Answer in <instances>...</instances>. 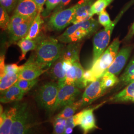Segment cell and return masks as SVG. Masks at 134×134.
I'll return each instance as SVG.
<instances>
[{
  "label": "cell",
  "instance_id": "1",
  "mask_svg": "<svg viewBox=\"0 0 134 134\" xmlns=\"http://www.w3.org/2000/svg\"><path fill=\"white\" fill-rule=\"evenodd\" d=\"M64 48L57 39L40 36L37 47L26 62L32 63L48 70L60 57Z\"/></svg>",
  "mask_w": 134,
  "mask_h": 134
},
{
  "label": "cell",
  "instance_id": "2",
  "mask_svg": "<svg viewBox=\"0 0 134 134\" xmlns=\"http://www.w3.org/2000/svg\"><path fill=\"white\" fill-rule=\"evenodd\" d=\"M80 42L70 43L64 47L60 57L51 66L50 74L53 79L60 83L64 80L67 71L74 63L80 61L81 48Z\"/></svg>",
  "mask_w": 134,
  "mask_h": 134
},
{
  "label": "cell",
  "instance_id": "3",
  "mask_svg": "<svg viewBox=\"0 0 134 134\" xmlns=\"http://www.w3.org/2000/svg\"><path fill=\"white\" fill-rule=\"evenodd\" d=\"M120 41L115 38L91 67L84 74V80L87 86L90 83L102 77L106 70L110 67L119 52Z\"/></svg>",
  "mask_w": 134,
  "mask_h": 134
},
{
  "label": "cell",
  "instance_id": "4",
  "mask_svg": "<svg viewBox=\"0 0 134 134\" xmlns=\"http://www.w3.org/2000/svg\"><path fill=\"white\" fill-rule=\"evenodd\" d=\"M99 28V22L91 18L86 21L73 24L57 39L61 43L80 42L83 39L94 34Z\"/></svg>",
  "mask_w": 134,
  "mask_h": 134
},
{
  "label": "cell",
  "instance_id": "5",
  "mask_svg": "<svg viewBox=\"0 0 134 134\" xmlns=\"http://www.w3.org/2000/svg\"><path fill=\"white\" fill-rule=\"evenodd\" d=\"M134 2V0L130 2L128 5H126L124 8L119 13L114 21L108 26L99 31L96 34L93 40V58L92 64H93L99 58L101 54L104 52L108 46L110 38L113 29L116 24L119 21L125 12L129 9L130 7Z\"/></svg>",
  "mask_w": 134,
  "mask_h": 134
},
{
  "label": "cell",
  "instance_id": "6",
  "mask_svg": "<svg viewBox=\"0 0 134 134\" xmlns=\"http://www.w3.org/2000/svg\"><path fill=\"white\" fill-rule=\"evenodd\" d=\"M59 90L58 83L48 82L40 86L35 95L37 105L49 112H52Z\"/></svg>",
  "mask_w": 134,
  "mask_h": 134
},
{
  "label": "cell",
  "instance_id": "7",
  "mask_svg": "<svg viewBox=\"0 0 134 134\" xmlns=\"http://www.w3.org/2000/svg\"><path fill=\"white\" fill-rule=\"evenodd\" d=\"M35 18L24 17L19 14L13 15L8 29L10 40L14 42L25 38Z\"/></svg>",
  "mask_w": 134,
  "mask_h": 134
},
{
  "label": "cell",
  "instance_id": "8",
  "mask_svg": "<svg viewBox=\"0 0 134 134\" xmlns=\"http://www.w3.org/2000/svg\"><path fill=\"white\" fill-rule=\"evenodd\" d=\"M32 118L27 103L19 104L18 109L10 134H32Z\"/></svg>",
  "mask_w": 134,
  "mask_h": 134
},
{
  "label": "cell",
  "instance_id": "9",
  "mask_svg": "<svg viewBox=\"0 0 134 134\" xmlns=\"http://www.w3.org/2000/svg\"><path fill=\"white\" fill-rule=\"evenodd\" d=\"M81 1L71 7L52 14L47 23L48 29L53 31H60L71 24Z\"/></svg>",
  "mask_w": 134,
  "mask_h": 134
},
{
  "label": "cell",
  "instance_id": "10",
  "mask_svg": "<svg viewBox=\"0 0 134 134\" xmlns=\"http://www.w3.org/2000/svg\"><path fill=\"white\" fill-rule=\"evenodd\" d=\"M80 93V88L74 85H65L59 87L52 112L75 102Z\"/></svg>",
  "mask_w": 134,
  "mask_h": 134
},
{
  "label": "cell",
  "instance_id": "11",
  "mask_svg": "<svg viewBox=\"0 0 134 134\" xmlns=\"http://www.w3.org/2000/svg\"><path fill=\"white\" fill-rule=\"evenodd\" d=\"M85 71L79 61L74 63L72 67L67 71L64 80L58 83L60 87L64 85H74L80 89L86 87L84 80V74Z\"/></svg>",
  "mask_w": 134,
  "mask_h": 134
},
{
  "label": "cell",
  "instance_id": "12",
  "mask_svg": "<svg viewBox=\"0 0 134 134\" xmlns=\"http://www.w3.org/2000/svg\"><path fill=\"white\" fill-rule=\"evenodd\" d=\"M106 91L103 86L101 77L90 83L86 86L81 99V107L91 104L103 96Z\"/></svg>",
  "mask_w": 134,
  "mask_h": 134
},
{
  "label": "cell",
  "instance_id": "13",
  "mask_svg": "<svg viewBox=\"0 0 134 134\" xmlns=\"http://www.w3.org/2000/svg\"><path fill=\"white\" fill-rule=\"evenodd\" d=\"M132 49V47L131 46L125 47L122 48L117 54L110 67L106 70L103 74H112L116 76H118L127 62Z\"/></svg>",
  "mask_w": 134,
  "mask_h": 134
},
{
  "label": "cell",
  "instance_id": "14",
  "mask_svg": "<svg viewBox=\"0 0 134 134\" xmlns=\"http://www.w3.org/2000/svg\"><path fill=\"white\" fill-rule=\"evenodd\" d=\"M18 105L8 108L0 115V134H10L18 109Z\"/></svg>",
  "mask_w": 134,
  "mask_h": 134
},
{
  "label": "cell",
  "instance_id": "15",
  "mask_svg": "<svg viewBox=\"0 0 134 134\" xmlns=\"http://www.w3.org/2000/svg\"><path fill=\"white\" fill-rule=\"evenodd\" d=\"M105 102L92 108H88L82 110L81 119L80 127L82 131L83 134H87L90 131L97 129L96 119L93 114L94 110L103 105Z\"/></svg>",
  "mask_w": 134,
  "mask_h": 134
},
{
  "label": "cell",
  "instance_id": "16",
  "mask_svg": "<svg viewBox=\"0 0 134 134\" xmlns=\"http://www.w3.org/2000/svg\"><path fill=\"white\" fill-rule=\"evenodd\" d=\"M39 12L34 0H19L14 10V14L24 17L35 18Z\"/></svg>",
  "mask_w": 134,
  "mask_h": 134
},
{
  "label": "cell",
  "instance_id": "17",
  "mask_svg": "<svg viewBox=\"0 0 134 134\" xmlns=\"http://www.w3.org/2000/svg\"><path fill=\"white\" fill-rule=\"evenodd\" d=\"M95 0H81L76 13L72 19L71 24H76L91 19V7L95 2Z\"/></svg>",
  "mask_w": 134,
  "mask_h": 134
},
{
  "label": "cell",
  "instance_id": "18",
  "mask_svg": "<svg viewBox=\"0 0 134 134\" xmlns=\"http://www.w3.org/2000/svg\"><path fill=\"white\" fill-rule=\"evenodd\" d=\"M48 70L32 63L26 62L24 64L23 69L19 73V78L28 80H35Z\"/></svg>",
  "mask_w": 134,
  "mask_h": 134
},
{
  "label": "cell",
  "instance_id": "19",
  "mask_svg": "<svg viewBox=\"0 0 134 134\" xmlns=\"http://www.w3.org/2000/svg\"><path fill=\"white\" fill-rule=\"evenodd\" d=\"M24 94V92L14 84L6 90L1 92L0 101L3 103L18 102L23 99Z\"/></svg>",
  "mask_w": 134,
  "mask_h": 134
},
{
  "label": "cell",
  "instance_id": "20",
  "mask_svg": "<svg viewBox=\"0 0 134 134\" xmlns=\"http://www.w3.org/2000/svg\"><path fill=\"white\" fill-rule=\"evenodd\" d=\"M110 100L113 102H134V82L130 83L122 91L112 96Z\"/></svg>",
  "mask_w": 134,
  "mask_h": 134
},
{
  "label": "cell",
  "instance_id": "21",
  "mask_svg": "<svg viewBox=\"0 0 134 134\" xmlns=\"http://www.w3.org/2000/svg\"><path fill=\"white\" fill-rule=\"evenodd\" d=\"M39 37L40 36L35 39H29L24 38L18 41L17 45L21 51V55L19 57L20 61L25 59L26 54L29 51L34 50L36 48L38 43Z\"/></svg>",
  "mask_w": 134,
  "mask_h": 134
},
{
  "label": "cell",
  "instance_id": "22",
  "mask_svg": "<svg viewBox=\"0 0 134 134\" xmlns=\"http://www.w3.org/2000/svg\"><path fill=\"white\" fill-rule=\"evenodd\" d=\"M19 73L9 72L0 77V91H4L13 86L19 80Z\"/></svg>",
  "mask_w": 134,
  "mask_h": 134
},
{
  "label": "cell",
  "instance_id": "23",
  "mask_svg": "<svg viewBox=\"0 0 134 134\" xmlns=\"http://www.w3.org/2000/svg\"><path fill=\"white\" fill-rule=\"evenodd\" d=\"M43 24V20L42 18L41 13L39 12L34 19L29 33L25 38L29 39H35L38 38Z\"/></svg>",
  "mask_w": 134,
  "mask_h": 134
},
{
  "label": "cell",
  "instance_id": "24",
  "mask_svg": "<svg viewBox=\"0 0 134 134\" xmlns=\"http://www.w3.org/2000/svg\"><path fill=\"white\" fill-rule=\"evenodd\" d=\"M81 108V102L80 99L66 106L55 118L67 119L74 116L77 109Z\"/></svg>",
  "mask_w": 134,
  "mask_h": 134
},
{
  "label": "cell",
  "instance_id": "25",
  "mask_svg": "<svg viewBox=\"0 0 134 134\" xmlns=\"http://www.w3.org/2000/svg\"><path fill=\"white\" fill-rule=\"evenodd\" d=\"M119 81L123 86H127L131 83L134 82V59L126 67L124 73L120 77Z\"/></svg>",
  "mask_w": 134,
  "mask_h": 134
},
{
  "label": "cell",
  "instance_id": "26",
  "mask_svg": "<svg viewBox=\"0 0 134 134\" xmlns=\"http://www.w3.org/2000/svg\"><path fill=\"white\" fill-rule=\"evenodd\" d=\"M101 78L103 86L107 90L119 82V80L117 76L112 74H104Z\"/></svg>",
  "mask_w": 134,
  "mask_h": 134
},
{
  "label": "cell",
  "instance_id": "27",
  "mask_svg": "<svg viewBox=\"0 0 134 134\" xmlns=\"http://www.w3.org/2000/svg\"><path fill=\"white\" fill-rule=\"evenodd\" d=\"M114 0H96L92 5L91 9V14H98L101 12L105 10Z\"/></svg>",
  "mask_w": 134,
  "mask_h": 134
},
{
  "label": "cell",
  "instance_id": "28",
  "mask_svg": "<svg viewBox=\"0 0 134 134\" xmlns=\"http://www.w3.org/2000/svg\"><path fill=\"white\" fill-rule=\"evenodd\" d=\"M38 81L37 79L32 80L19 79L15 84L21 91L26 93L36 85Z\"/></svg>",
  "mask_w": 134,
  "mask_h": 134
},
{
  "label": "cell",
  "instance_id": "29",
  "mask_svg": "<svg viewBox=\"0 0 134 134\" xmlns=\"http://www.w3.org/2000/svg\"><path fill=\"white\" fill-rule=\"evenodd\" d=\"M61 1L62 0H47L45 3L46 8L41 13L42 16L43 18L49 16L59 5Z\"/></svg>",
  "mask_w": 134,
  "mask_h": 134
},
{
  "label": "cell",
  "instance_id": "30",
  "mask_svg": "<svg viewBox=\"0 0 134 134\" xmlns=\"http://www.w3.org/2000/svg\"><path fill=\"white\" fill-rule=\"evenodd\" d=\"M10 21V18L8 12L5 8L1 5L0 7V27L4 30H8Z\"/></svg>",
  "mask_w": 134,
  "mask_h": 134
},
{
  "label": "cell",
  "instance_id": "31",
  "mask_svg": "<svg viewBox=\"0 0 134 134\" xmlns=\"http://www.w3.org/2000/svg\"><path fill=\"white\" fill-rule=\"evenodd\" d=\"M53 134H65L66 129V119L55 118L53 123Z\"/></svg>",
  "mask_w": 134,
  "mask_h": 134
},
{
  "label": "cell",
  "instance_id": "32",
  "mask_svg": "<svg viewBox=\"0 0 134 134\" xmlns=\"http://www.w3.org/2000/svg\"><path fill=\"white\" fill-rule=\"evenodd\" d=\"M81 114L82 111L77 113V114L66 119V128L70 127L74 129L77 126H80Z\"/></svg>",
  "mask_w": 134,
  "mask_h": 134
},
{
  "label": "cell",
  "instance_id": "33",
  "mask_svg": "<svg viewBox=\"0 0 134 134\" xmlns=\"http://www.w3.org/2000/svg\"><path fill=\"white\" fill-rule=\"evenodd\" d=\"M98 22L99 24L104 27L108 26L112 23L109 14L105 10H102L98 14Z\"/></svg>",
  "mask_w": 134,
  "mask_h": 134
},
{
  "label": "cell",
  "instance_id": "34",
  "mask_svg": "<svg viewBox=\"0 0 134 134\" xmlns=\"http://www.w3.org/2000/svg\"><path fill=\"white\" fill-rule=\"evenodd\" d=\"M19 0H0L1 5L3 7L8 13L16 8Z\"/></svg>",
  "mask_w": 134,
  "mask_h": 134
},
{
  "label": "cell",
  "instance_id": "35",
  "mask_svg": "<svg viewBox=\"0 0 134 134\" xmlns=\"http://www.w3.org/2000/svg\"><path fill=\"white\" fill-rule=\"evenodd\" d=\"M24 65L21 66H18L16 64H11L5 65V73L9 72H14L19 73V72L23 69Z\"/></svg>",
  "mask_w": 134,
  "mask_h": 134
},
{
  "label": "cell",
  "instance_id": "36",
  "mask_svg": "<svg viewBox=\"0 0 134 134\" xmlns=\"http://www.w3.org/2000/svg\"><path fill=\"white\" fill-rule=\"evenodd\" d=\"M71 0H62L61 2L60 3L59 5L55 10H54L52 14L56 13L59 11L64 10V9L71 2Z\"/></svg>",
  "mask_w": 134,
  "mask_h": 134
},
{
  "label": "cell",
  "instance_id": "37",
  "mask_svg": "<svg viewBox=\"0 0 134 134\" xmlns=\"http://www.w3.org/2000/svg\"><path fill=\"white\" fill-rule=\"evenodd\" d=\"M5 56L2 55L0 59V77L3 76L5 75Z\"/></svg>",
  "mask_w": 134,
  "mask_h": 134
},
{
  "label": "cell",
  "instance_id": "38",
  "mask_svg": "<svg viewBox=\"0 0 134 134\" xmlns=\"http://www.w3.org/2000/svg\"><path fill=\"white\" fill-rule=\"evenodd\" d=\"M38 7L39 10L41 13L43 12V6L45 4L47 0H34Z\"/></svg>",
  "mask_w": 134,
  "mask_h": 134
},
{
  "label": "cell",
  "instance_id": "39",
  "mask_svg": "<svg viewBox=\"0 0 134 134\" xmlns=\"http://www.w3.org/2000/svg\"><path fill=\"white\" fill-rule=\"evenodd\" d=\"M134 35V23L133 25H132L131 27L130 28L129 31L127 35L126 36L125 39L127 40H129Z\"/></svg>",
  "mask_w": 134,
  "mask_h": 134
},
{
  "label": "cell",
  "instance_id": "40",
  "mask_svg": "<svg viewBox=\"0 0 134 134\" xmlns=\"http://www.w3.org/2000/svg\"><path fill=\"white\" fill-rule=\"evenodd\" d=\"M73 132V128H66L65 131V134H72Z\"/></svg>",
  "mask_w": 134,
  "mask_h": 134
}]
</instances>
